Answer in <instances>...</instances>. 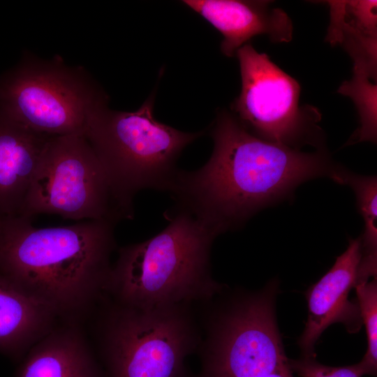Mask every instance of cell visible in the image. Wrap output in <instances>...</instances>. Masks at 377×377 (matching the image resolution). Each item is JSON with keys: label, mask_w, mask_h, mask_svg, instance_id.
Segmentation results:
<instances>
[{"label": "cell", "mask_w": 377, "mask_h": 377, "mask_svg": "<svg viewBox=\"0 0 377 377\" xmlns=\"http://www.w3.org/2000/svg\"><path fill=\"white\" fill-rule=\"evenodd\" d=\"M336 183L346 184L353 191L357 209L363 218L364 232L361 239L362 267L377 271V178L362 175L337 164L331 177Z\"/></svg>", "instance_id": "9a60e30c"}, {"label": "cell", "mask_w": 377, "mask_h": 377, "mask_svg": "<svg viewBox=\"0 0 377 377\" xmlns=\"http://www.w3.org/2000/svg\"><path fill=\"white\" fill-rule=\"evenodd\" d=\"M50 138L24 127L0 111V219L22 216Z\"/></svg>", "instance_id": "8fae6325"}, {"label": "cell", "mask_w": 377, "mask_h": 377, "mask_svg": "<svg viewBox=\"0 0 377 377\" xmlns=\"http://www.w3.org/2000/svg\"><path fill=\"white\" fill-rule=\"evenodd\" d=\"M107 102L87 70L59 56L45 59L27 53L0 77V111L50 137L83 135L91 112Z\"/></svg>", "instance_id": "8992f818"}, {"label": "cell", "mask_w": 377, "mask_h": 377, "mask_svg": "<svg viewBox=\"0 0 377 377\" xmlns=\"http://www.w3.org/2000/svg\"><path fill=\"white\" fill-rule=\"evenodd\" d=\"M242 78L238 97L231 105L233 116L253 135L301 149L305 145L325 148L320 113L300 105L301 87L265 53L250 44L236 52Z\"/></svg>", "instance_id": "ba28073f"}, {"label": "cell", "mask_w": 377, "mask_h": 377, "mask_svg": "<svg viewBox=\"0 0 377 377\" xmlns=\"http://www.w3.org/2000/svg\"><path fill=\"white\" fill-rule=\"evenodd\" d=\"M58 316L0 275V351L14 357L47 334Z\"/></svg>", "instance_id": "4fadbf2b"}, {"label": "cell", "mask_w": 377, "mask_h": 377, "mask_svg": "<svg viewBox=\"0 0 377 377\" xmlns=\"http://www.w3.org/2000/svg\"><path fill=\"white\" fill-rule=\"evenodd\" d=\"M362 324L364 325L367 349L357 363L363 375L376 376L377 373V279L358 283L354 288Z\"/></svg>", "instance_id": "e0dca14e"}, {"label": "cell", "mask_w": 377, "mask_h": 377, "mask_svg": "<svg viewBox=\"0 0 377 377\" xmlns=\"http://www.w3.org/2000/svg\"><path fill=\"white\" fill-rule=\"evenodd\" d=\"M115 223L87 220L36 228L30 219H0V275L58 317L76 320L106 293Z\"/></svg>", "instance_id": "7a4b0ae2"}, {"label": "cell", "mask_w": 377, "mask_h": 377, "mask_svg": "<svg viewBox=\"0 0 377 377\" xmlns=\"http://www.w3.org/2000/svg\"><path fill=\"white\" fill-rule=\"evenodd\" d=\"M259 377H293V372L288 363L270 374Z\"/></svg>", "instance_id": "d6986e66"}, {"label": "cell", "mask_w": 377, "mask_h": 377, "mask_svg": "<svg viewBox=\"0 0 377 377\" xmlns=\"http://www.w3.org/2000/svg\"><path fill=\"white\" fill-rule=\"evenodd\" d=\"M210 133L214 149L208 161L197 170H178L169 192L173 208L188 212L216 236L290 198L303 182L330 177L337 165L325 147L304 152L262 140L225 110Z\"/></svg>", "instance_id": "6da1fadb"}, {"label": "cell", "mask_w": 377, "mask_h": 377, "mask_svg": "<svg viewBox=\"0 0 377 377\" xmlns=\"http://www.w3.org/2000/svg\"><path fill=\"white\" fill-rule=\"evenodd\" d=\"M189 305L108 304L99 326L104 377H189L184 360L200 341Z\"/></svg>", "instance_id": "5b68a950"}, {"label": "cell", "mask_w": 377, "mask_h": 377, "mask_svg": "<svg viewBox=\"0 0 377 377\" xmlns=\"http://www.w3.org/2000/svg\"><path fill=\"white\" fill-rule=\"evenodd\" d=\"M376 82L364 72L353 71L350 80L343 82L338 92L354 101L360 119V126L352 135L348 144L376 142Z\"/></svg>", "instance_id": "2e32d148"}, {"label": "cell", "mask_w": 377, "mask_h": 377, "mask_svg": "<svg viewBox=\"0 0 377 377\" xmlns=\"http://www.w3.org/2000/svg\"><path fill=\"white\" fill-rule=\"evenodd\" d=\"M75 323L54 326L33 345L17 377H104L98 357Z\"/></svg>", "instance_id": "7c38bea8"}, {"label": "cell", "mask_w": 377, "mask_h": 377, "mask_svg": "<svg viewBox=\"0 0 377 377\" xmlns=\"http://www.w3.org/2000/svg\"><path fill=\"white\" fill-rule=\"evenodd\" d=\"M154 103V94L133 112L113 110L104 103L91 112L83 133L117 193L132 206L141 190L169 191L182 151L204 134L158 121Z\"/></svg>", "instance_id": "277c9868"}, {"label": "cell", "mask_w": 377, "mask_h": 377, "mask_svg": "<svg viewBox=\"0 0 377 377\" xmlns=\"http://www.w3.org/2000/svg\"><path fill=\"white\" fill-rule=\"evenodd\" d=\"M57 214L113 223L134 216L83 135L51 137L35 172L22 217Z\"/></svg>", "instance_id": "52a82bcc"}, {"label": "cell", "mask_w": 377, "mask_h": 377, "mask_svg": "<svg viewBox=\"0 0 377 377\" xmlns=\"http://www.w3.org/2000/svg\"><path fill=\"white\" fill-rule=\"evenodd\" d=\"M360 237L350 239L346 250L332 267L306 292L307 319L298 339L303 357H315L314 347L322 333L334 323H342L350 333L357 332L362 320L356 300L348 299L362 282Z\"/></svg>", "instance_id": "9c48e42d"}, {"label": "cell", "mask_w": 377, "mask_h": 377, "mask_svg": "<svg viewBox=\"0 0 377 377\" xmlns=\"http://www.w3.org/2000/svg\"><path fill=\"white\" fill-rule=\"evenodd\" d=\"M168 225L142 242L121 247L106 293L128 306L152 308L209 302L225 290L211 275L217 237L188 212H166Z\"/></svg>", "instance_id": "3957f363"}, {"label": "cell", "mask_w": 377, "mask_h": 377, "mask_svg": "<svg viewBox=\"0 0 377 377\" xmlns=\"http://www.w3.org/2000/svg\"><path fill=\"white\" fill-rule=\"evenodd\" d=\"M363 376V373L357 363L353 365L341 367L340 377H362Z\"/></svg>", "instance_id": "ac0fdd59"}, {"label": "cell", "mask_w": 377, "mask_h": 377, "mask_svg": "<svg viewBox=\"0 0 377 377\" xmlns=\"http://www.w3.org/2000/svg\"><path fill=\"white\" fill-rule=\"evenodd\" d=\"M223 36L222 53L232 57L253 37L267 35L273 43H288L293 27L288 14L271 1L184 0Z\"/></svg>", "instance_id": "30bf717a"}, {"label": "cell", "mask_w": 377, "mask_h": 377, "mask_svg": "<svg viewBox=\"0 0 377 377\" xmlns=\"http://www.w3.org/2000/svg\"><path fill=\"white\" fill-rule=\"evenodd\" d=\"M326 40L346 51L377 49L376 1H330Z\"/></svg>", "instance_id": "5bb4252c"}]
</instances>
